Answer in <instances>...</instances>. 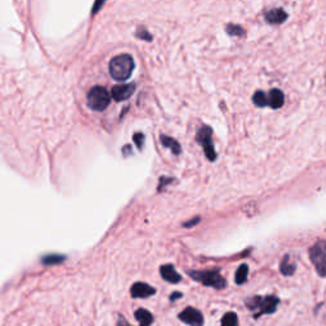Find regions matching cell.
<instances>
[{
    "label": "cell",
    "mask_w": 326,
    "mask_h": 326,
    "mask_svg": "<svg viewBox=\"0 0 326 326\" xmlns=\"http://www.w3.org/2000/svg\"><path fill=\"white\" fill-rule=\"evenodd\" d=\"M265 20L266 22L270 23V25H280V23L284 22L288 18V14L280 8H275V9H270L268 12H265Z\"/></svg>",
    "instance_id": "obj_12"
},
{
    "label": "cell",
    "mask_w": 326,
    "mask_h": 326,
    "mask_svg": "<svg viewBox=\"0 0 326 326\" xmlns=\"http://www.w3.org/2000/svg\"><path fill=\"white\" fill-rule=\"evenodd\" d=\"M161 143L163 147H166V148H170L175 154L181 153L180 144H178L173 138H170V136L167 135H161Z\"/></svg>",
    "instance_id": "obj_15"
},
{
    "label": "cell",
    "mask_w": 326,
    "mask_h": 326,
    "mask_svg": "<svg viewBox=\"0 0 326 326\" xmlns=\"http://www.w3.org/2000/svg\"><path fill=\"white\" fill-rule=\"evenodd\" d=\"M108 68L112 78L119 82H124L132 76V71L134 69V60L129 54L117 55L110 61Z\"/></svg>",
    "instance_id": "obj_2"
},
{
    "label": "cell",
    "mask_w": 326,
    "mask_h": 326,
    "mask_svg": "<svg viewBox=\"0 0 326 326\" xmlns=\"http://www.w3.org/2000/svg\"><path fill=\"white\" fill-rule=\"evenodd\" d=\"M247 277H248V265L247 264H241V265L239 266V269H237L236 277H234V279H236V284L239 285L244 284V283H246V280H247Z\"/></svg>",
    "instance_id": "obj_16"
},
{
    "label": "cell",
    "mask_w": 326,
    "mask_h": 326,
    "mask_svg": "<svg viewBox=\"0 0 326 326\" xmlns=\"http://www.w3.org/2000/svg\"><path fill=\"white\" fill-rule=\"evenodd\" d=\"M296 271V264L291 260L289 255H285L283 260L280 261V273L285 277H291L295 274Z\"/></svg>",
    "instance_id": "obj_14"
},
{
    "label": "cell",
    "mask_w": 326,
    "mask_h": 326,
    "mask_svg": "<svg viewBox=\"0 0 326 326\" xmlns=\"http://www.w3.org/2000/svg\"><path fill=\"white\" fill-rule=\"evenodd\" d=\"M221 326H239V316L234 312H227L222 317Z\"/></svg>",
    "instance_id": "obj_18"
},
{
    "label": "cell",
    "mask_w": 326,
    "mask_h": 326,
    "mask_svg": "<svg viewBox=\"0 0 326 326\" xmlns=\"http://www.w3.org/2000/svg\"><path fill=\"white\" fill-rule=\"evenodd\" d=\"M252 101L258 107H265V106H269V96H266L265 92H263V90L255 92Z\"/></svg>",
    "instance_id": "obj_17"
},
{
    "label": "cell",
    "mask_w": 326,
    "mask_h": 326,
    "mask_svg": "<svg viewBox=\"0 0 326 326\" xmlns=\"http://www.w3.org/2000/svg\"><path fill=\"white\" fill-rule=\"evenodd\" d=\"M159 273H161V277L166 282L172 283V284H177V283L181 282V275L176 271L175 266H173L172 264L162 265L161 269H159Z\"/></svg>",
    "instance_id": "obj_11"
},
{
    "label": "cell",
    "mask_w": 326,
    "mask_h": 326,
    "mask_svg": "<svg viewBox=\"0 0 326 326\" xmlns=\"http://www.w3.org/2000/svg\"><path fill=\"white\" fill-rule=\"evenodd\" d=\"M136 36L140 37V39H146V40H148V41H149V40H152V36H151V34H149L148 32L146 31V29H141V28L139 29L138 32H136Z\"/></svg>",
    "instance_id": "obj_20"
},
{
    "label": "cell",
    "mask_w": 326,
    "mask_h": 326,
    "mask_svg": "<svg viewBox=\"0 0 326 326\" xmlns=\"http://www.w3.org/2000/svg\"><path fill=\"white\" fill-rule=\"evenodd\" d=\"M188 274L190 275L196 282L202 283L205 287L214 288V289H223L227 287V282L222 277L219 269H210V270H189Z\"/></svg>",
    "instance_id": "obj_3"
},
{
    "label": "cell",
    "mask_w": 326,
    "mask_h": 326,
    "mask_svg": "<svg viewBox=\"0 0 326 326\" xmlns=\"http://www.w3.org/2000/svg\"><path fill=\"white\" fill-rule=\"evenodd\" d=\"M197 141H199L200 146L204 149V153L210 161H214L217 158V154H215L214 147H213V140H212V129L209 126H203L199 130L196 136Z\"/></svg>",
    "instance_id": "obj_6"
},
{
    "label": "cell",
    "mask_w": 326,
    "mask_h": 326,
    "mask_svg": "<svg viewBox=\"0 0 326 326\" xmlns=\"http://www.w3.org/2000/svg\"><path fill=\"white\" fill-rule=\"evenodd\" d=\"M183 297V293H180V292H176V293H172V295L170 296V301H176V299L177 298H181Z\"/></svg>",
    "instance_id": "obj_22"
},
{
    "label": "cell",
    "mask_w": 326,
    "mask_h": 326,
    "mask_svg": "<svg viewBox=\"0 0 326 326\" xmlns=\"http://www.w3.org/2000/svg\"><path fill=\"white\" fill-rule=\"evenodd\" d=\"M135 90V84L134 83H129V84H120L115 85L111 90L112 98L116 101H124L128 100L130 96L134 93Z\"/></svg>",
    "instance_id": "obj_10"
},
{
    "label": "cell",
    "mask_w": 326,
    "mask_h": 326,
    "mask_svg": "<svg viewBox=\"0 0 326 326\" xmlns=\"http://www.w3.org/2000/svg\"><path fill=\"white\" fill-rule=\"evenodd\" d=\"M143 140H144V136L143 134H140V133H138V134L134 135V141L136 143V146H138L139 149L141 148V141Z\"/></svg>",
    "instance_id": "obj_21"
},
{
    "label": "cell",
    "mask_w": 326,
    "mask_h": 326,
    "mask_svg": "<svg viewBox=\"0 0 326 326\" xmlns=\"http://www.w3.org/2000/svg\"><path fill=\"white\" fill-rule=\"evenodd\" d=\"M178 319L184 322V324L189 326H203L204 325V316L202 312L195 307H186L184 311L178 314Z\"/></svg>",
    "instance_id": "obj_8"
},
{
    "label": "cell",
    "mask_w": 326,
    "mask_h": 326,
    "mask_svg": "<svg viewBox=\"0 0 326 326\" xmlns=\"http://www.w3.org/2000/svg\"><path fill=\"white\" fill-rule=\"evenodd\" d=\"M283 105H284V93L277 88L271 89L269 93V106L273 108H280Z\"/></svg>",
    "instance_id": "obj_13"
},
{
    "label": "cell",
    "mask_w": 326,
    "mask_h": 326,
    "mask_svg": "<svg viewBox=\"0 0 326 326\" xmlns=\"http://www.w3.org/2000/svg\"><path fill=\"white\" fill-rule=\"evenodd\" d=\"M279 298L275 296H255L246 299V306L253 311V319L264 316V315H271L277 311Z\"/></svg>",
    "instance_id": "obj_1"
},
{
    "label": "cell",
    "mask_w": 326,
    "mask_h": 326,
    "mask_svg": "<svg viewBox=\"0 0 326 326\" xmlns=\"http://www.w3.org/2000/svg\"><path fill=\"white\" fill-rule=\"evenodd\" d=\"M88 106L95 111H103L110 105V93L103 87L96 85L88 92Z\"/></svg>",
    "instance_id": "obj_5"
},
{
    "label": "cell",
    "mask_w": 326,
    "mask_h": 326,
    "mask_svg": "<svg viewBox=\"0 0 326 326\" xmlns=\"http://www.w3.org/2000/svg\"><path fill=\"white\" fill-rule=\"evenodd\" d=\"M310 259L317 274L326 277V240H319L310 248Z\"/></svg>",
    "instance_id": "obj_4"
},
{
    "label": "cell",
    "mask_w": 326,
    "mask_h": 326,
    "mask_svg": "<svg viewBox=\"0 0 326 326\" xmlns=\"http://www.w3.org/2000/svg\"><path fill=\"white\" fill-rule=\"evenodd\" d=\"M130 295L133 298H148L151 296L156 295V288L151 287L149 284L143 282H138L133 284L130 288Z\"/></svg>",
    "instance_id": "obj_9"
},
{
    "label": "cell",
    "mask_w": 326,
    "mask_h": 326,
    "mask_svg": "<svg viewBox=\"0 0 326 326\" xmlns=\"http://www.w3.org/2000/svg\"><path fill=\"white\" fill-rule=\"evenodd\" d=\"M134 317L136 321L139 322V326H152L154 321V317L151 312L147 309H138L134 312ZM117 326H133L128 322V320L125 319L122 315L117 316Z\"/></svg>",
    "instance_id": "obj_7"
},
{
    "label": "cell",
    "mask_w": 326,
    "mask_h": 326,
    "mask_svg": "<svg viewBox=\"0 0 326 326\" xmlns=\"http://www.w3.org/2000/svg\"><path fill=\"white\" fill-rule=\"evenodd\" d=\"M197 221H199V218L194 219V221L189 222V223H185V227H191V226H195V223H196V222H197Z\"/></svg>",
    "instance_id": "obj_23"
},
{
    "label": "cell",
    "mask_w": 326,
    "mask_h": 326,
    "mask_svg": "<svg viewBox=\"0 0 326 326\" xmlns=\"http://www.w3.org/2000/svg\"><path fill=\"white\" fill-rule=\"evenodd\" d=\"M65 260V256L61 255H47L46 258L42 259V263L45 265H55V264H60Z\"/></svg>",
    "instance_id": "obj_19"
}]
</instances>
